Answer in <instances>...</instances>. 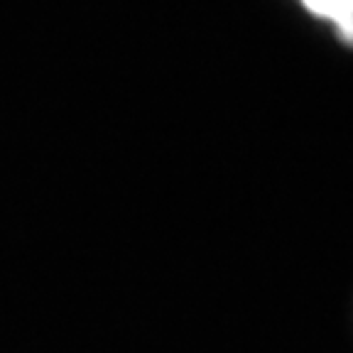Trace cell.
<instances>
[{
	"instance_id": "obj_1",
	"label": "cell",
	"mask_w": 353,
	"mask_h": 353,
	"mask_svg": "<svg viewBox=\"0 0 353 353\" xmlns=\"http://www.w3.org/2000/svg\"><path fill=\"white\" fill-rule=\"evenodd\" d=\"M294 6L336 39L353 50V0H292Z\"/></svg>"
}]
</instances>
